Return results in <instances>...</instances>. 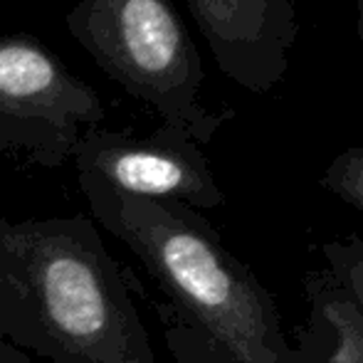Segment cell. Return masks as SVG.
I'll use <instances>...</instances> for the list:
<instances>
[{
    "label": "cell",
    "instance_id": "obj_3",
    "mask_svg": "<svg viewBox=\"0 0 363 363\" xmlns=\"http://www.w3.org/2000/svg\"><path fill=\"white\" fill-rule=\"evenodd\" d=\"M65 25L111 82L198 144L235 116L203 104L201 52L171 0H77Z\"/></svg>",
    "mask_w": 363,
    "mask_h": 363
},
{
    "label": "cell",
    "instance_id": "obj_8",
    "mask_svg": "<svg viewBox=\"0 0 363 363\" xmlns=\"http://www.w3.org/2000/svg\"><path fill=\"white\" fill-rule=\"evenodd\" d=\"M321 186L363 213V144L341 151L324 171Z\"/></svg>",
    "mask_w": 363,
    "mask_h": 363
},
{
    "label": "cell",
    "instance_id": "obj_1",
    "mask_svg": "<svg viewBox=\"0 0 363 363\" xmlns=\"http://www.w3.org/2000/svg\"><path fill=\"white\" fill-rule=\"evenodd\" d=\"M0 339L50 363H158L86 216L0 218Z\"/></svg>",
    "mask_w": 363,
    "mask_h": 363
},
{
    "label": "cell",
    "instance_id": "obj_12",
    "mask_svg": "<svg viewBox=\"0 0 363 363\" xmlns=\"http://www.w3.org/2000/svg\"><path fill=\"white\" fill-rule=\"evenodd\" d=\"M356 13H359V40L363 43V0H356Z\"/></svg>",
    "mask_w": 363,
    "mask_h": 363
},
{
    "label": "cell",
    "instance_id": "obj_7",
    "mask_svg": "<svg viewBox=\"0 0 363 363\" xmlns=\"http://www.w3.org/2000/svg\"><path fill=\"white\" fill-rule=\"evenodd\" d=\"M326 321L334 329V356L331 363H363V316L349 296L331 294L324 301Z\"/></svg>",
    "mask_w": 363,
    "mask_h": 363
},
{
    "label": "cell",
    "instance_id": "obj_4",
    "mask_svg": "<svg viewBox=\"0 0 363 363\" xmlns=\"http://www.w3.org/2000/svg\"><path fill=\"white\" fill-rule=\"evenodd\" d=\"M106 106L52 50L30 33L0 35V151L40 168L72 161L82 134Z\"/></svg>",
    "mask_w": 363,
    "mask_h": 363
},
{
    "label": "cell",
    "instance_id": "obj_11",
    "mask_svg": "<svg viewBox=\"0 0 363 363\" xmlns=\"http://www.w3.org/2000/svg\"><path fill=\"white\" fill-rule=\"evenodd\" d=\"M0 363H38V361H33L28 354H23L15 346H10L8 341L0 339Z\"/></svg>",
    "mask_w": 363,
    "mask_h": 363
},
{
    "label": "cell",
    "instance_id": "obj_10",
    "mask_svg": "<svg viewBox=\"0 0 363 363\" xmlns=\"http://www.w3.org/2000/svg\"><path fill=\"white\" fill-rule=\"evenodd\" d=\"M168 339H171V349L176 351V363H228V359H211V356L201 354L196 349V344L183 331H176Z\"/></svg>",
    "mask_w": 363,
    "mask_h": 363
},
{
    "label": "cell",
    "instance_id": "obj_2",
    "mask_svg": "<svg viewBox=\"0 0 363 363\" xmlns=\"http://www.w3.org/2000/svg\"><path fill=\"white\" fill-rule=\"evenodd\" d=\"M77 183L91 220L136 255L230 363H289L272 304L193 208Z\"/></svg>",
    "mask_w": 363,
    "mask_h": 363
},
{
    "label": "cell",
    "instance_id": "obj_5",
    "mask_svg": "<svg viewBox=\"0 0 363 363\" xmlns=\"http://www.w3.org/2000/svg\"><path fill=\"white\" fill-rule=\"evenodd\" d=\"M77 181L96 183L114 193L188 208H218L225 196L198 141L171 124L148 136L89 129L74 146Z\"/></svg>",
    "mask_w": 363,
    "mask_h": 363
},
{
    "label": "cell",
    "instance_id": "obj_9",
    "mask_svg": "<svg viewBox=\"0 0 363 363\" xmlns=\"http://www.w3.org/2000/svg\"><path fill=\"white\" fill-rule=\"evenodd\" d=\"M326 252L334 257V264L344 277L349 299L354 301V306L363 316V242L354 240L349 245H329Z\"/></svg>",
    "mask_w": 363,
    "mask_h": 363
},
{
    "label": "cell",
    "instance_id": "obj_6",
    "mask_svg": "<svg viewBox=\"0 0 363 363\" xmlns=\"http://www.w3.org/2000/svg\"><path fill=\"white\" fill-rule=\"evenodd\" d=\"M218 69L242 89L269 94L289 72L294 0H186Z\"/></svg>",
    "mask_w": 363,
    "mask_h": 363
}]
</instances>
